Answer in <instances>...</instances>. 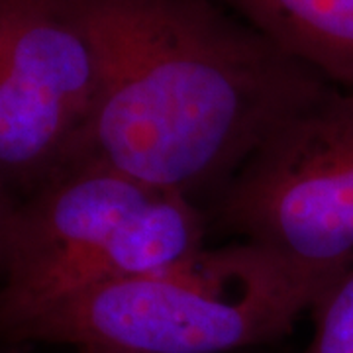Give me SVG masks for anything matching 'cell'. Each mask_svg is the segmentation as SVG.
Here are the masks:
<instances>
[{
    "mask_svg": "<svg viewBox=\"0 0 353 353\" xmlns=\"http://www.w3.org/2000/svg\"><path fill=\"white\" fill-rule=\"evenodd\" d=\"M316 328L303 353H353V267L314 306Z\"/></svg>",
    "mask_w": 353,
    "mask_h": 353,
    "instance_id": "obj_7",
    "label": "cell"
},
{
    "mask_svg": "<svg viewBox=\"0 0 353 353\" xmlns=\"http://www.w3.org/2000/svg\"><path fill=\"white\" fill-rule=\"evenodd\" d=\"M328 281L253 241L204 248L141 277L81 290L28 318L12 341L126 353H228L273 341Z\"/></svg>",
    "mask_w": 353,
    "mask_h": 353,
    "instance_id": "obj_2",
    "label": "cell"
},
{
    "mask_svg": "<svg viewBox=\"0 0 353 353\" xmlns=\"http://www.w3.org/2000/svg\"><path fill=\"white\" fill-rule=\"evenodd\" d=\"M199 204L88 157L14 212L0 267V336L81 290L141 277L199 253Z\"/></svg>",
    "mask_w": 353,
    "mask_h": 353,
    "instance_id": "obj_3",
    "label": "cell"
},
{
    "mask_svg": "<svg viewBox=\"0 0 353 353\" xmlns=\"http://www.w3.org/2000/svg\"><path fill=\"white\" fill-rule=\"evenodd\" d=\"M79 353H126V352H114V350H81Z\"/></svg>",
    "mask_w": 353,
    "mask_h": 353,
    "instance_id": "obj_9",
    "label": "cell"
},
{
    "mask_svg": "<svg viewBox=\"0 0 353 353\" xmlns=\"http://www.w3.org/2000/svg\"><path fill=\"white\" fill-rule=\"evenodd\" d=\"M99 59L88 157L196 202L334 87L216 0H69Z\"/></svg>",
    "mask_w": 353,
    "mask_h": 353,
    "instance_id": "obj_1",
    "label": "cell"
},
{
    "mask_svg": "<svg viewBox=\"0 0 353 353\" xmlns=\"http://www.w3.org/2000/svg\"><path fill=\"white\" fill-rule=\"evenodd\" d=\"M275 48L353 90V0H216Z\"/></svg>",
    "mask_w": 353,
    "mask_h": 353,
    "instance_id": "obj_6",
    "label": "cell"
},
{
    "mask_svg": "<svg viewBox=\"0 0 353 353\" xmlns=\"http://www.w3.org/2000/svg\"><path fill=\"white\" fill-rule=\"evenodd\" d=\"M99 59L69 0H0V175L34 190L88 159Z\"/></svg>",
    "mask_w": 353,
    "mask_h": 353,
    "instance_id": "obj_5",
    "label": "cell"
},
{
    "mask_svg": "<svg viewBox=\"0 0 353 353\" xmlns=\"http://www.w3.org/2000/svg\"><path fill=\"white\" fill-rule=\"evenodd\" d=\"M216 222L334 285L353 267V90L279 126L216 196Z\"/></svg>",
    "mask_w": 353,
    "mask_h": 353,
    "instance_id": "obj_4",
    "label": "cell"
},
{
    "mask_svg": "<svg viewBox=\"0 0 353 353\" xmlns=\"http://www.w3.org/2000/svg\"><path fill=\"white\" fill-rule=\"evenodd\" d=\"M4 179L0 175V261L6 250V240H8V232H10V224H12L14 212H16V204L10 201L6 187H4Z\"/></svg>",
    "mask_w": 353,
    "mask_h": 353,
    "instance_id": "obj_8",
    "label": "cell"
}]
</instances>
